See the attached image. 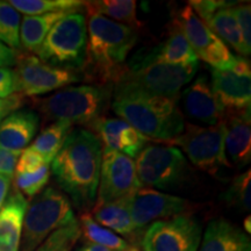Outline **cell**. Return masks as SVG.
Masks as SVG:
<instances>
[{"mask_svg":"<svg viewBox=\"0 0 251 251\" xmlns=\"http://www.w3.org/2000/svg\"><path fill=\"white\" fill-rule=\"evenodd\" d=\"M199 64L174 65L158 62L146 55L137 62L125 67L114 81L115 93H136L151 97L177 98L185 85L197 75Z\"/></svg>","mask_w":251,"mask_h":251,"instance_id":"277c9868","label":"cell"},{"mask_svg":"<svg viewBox=\"0 0 251 251\" xmlns=\"http://www.w3.org/2000/svg\"><path fill=\"white\" fill-rule=\"evenodd\" d=\"M18 92L21 96H41L84 80L83 72L52 67L30 54L17 55Z\"/></svg>","mask_w":251,"mask_h":251,"instance_id":"8fae6325","label":"cell"},{"mask_svg":"<svg viewBox=\"0 0 251 251\" xmlns=\"http://www.w3.org/2000/svg\"><path fill=\"white\" fill-rule=\"evenodd\" d=\"M18 92L17 76L9 68H0V99L8 98Z\"/></svg>","mask_w":251,"mask_h":251,"instance_id":"8d00e7d4","label":"cell"},{"mask_svg":"<svg viewBox=\"0 0 251 251\" xmlns=\"http://www.w3.org/2000/svg\"><path fill=\"white\" fill-rule=\"evenodd\" d=\"M181 113L191 120L208 126L225 121L226 112L213 93L205 74L199 75L179 96Z\"/></svg>","mask_w":251,"mask_h":251,"instance_id":"2e32d148","label":"cell"},{"mask_svg":"<svg viewBox=\"0 0 251 251\" xmlns=\"http://www.w3.org/2000/svg\"><path fill=\"white\" fill-rule=\"evenodd\" d=\"M251 171L238 175L231 181L226 192L225 200L230 207L240 212H249L251 208Z\"/></svg>","mask_w":251,"mask_h":251,"instance_id":"1f68e13d","label":"cell"},{"mask_svg":"<svg viewBox=\"0 0 251 251\" xmlns=\"http://www.w3.org/2000/svg\"><path fill=\"white\" fill-rule=\"evenodd\" d=\"M112 92L113 84L67 86L48 98L37 100L36 106L49 121L91 126L102 118Z\"/></svg>","mask_w":251,"mask_h":251,"instance_id":"5b68a950","label":"cell"},{"mask_svg":"<svg viewBox=\"0 0 251 251\" xmlns=\"http://www.w3.org/2000/svg\"><path fill=\"white\" fill-rule=\"evenodd\" d=\"M87 24L79 12H71L54 25L35 52L52 67L81 71L86 61Z\"/></svg>","mask_w":251,"mask_h":251,"instance_id":"8992f818","label":"cell"},{"mask_svg":"<svg viewBox=\"0 0 251 251\" xmlns=\"http://www.w3.org/2000/svg\"><path fill=\"white\" fill-rule=\"evenodd\" d=\"M227 115L225 119L226 158L235 168L243 169L251 161L250 108L231 113L230 117Z\"/></svg>","mask_w":251,"mask_h":251,"instance_id":"ac0fdd59","label":"cell"},{"mask_svg":"<svg viewBox=\"0 0 251 251\" xmlns=\"http://www.w3.org/2000/svg\"><path fill=\"white\" fill-rule=\"evenodd\" d=\"M69 13L71 12L25 15L20 26V47L27 51L36 52L54 25Z\"/></svg>","mask_w":251,"mask_h":251,"instance_id":"cb8c5ba5","label":"cell"},{"mask_svg":"<svg viewBox=\"0 0 251 251\" xmlns=\"http://www.w3.org/2000/svg\"><path fill=\"white\" fill-rule=\"evenodd\" d=\"M78 251H113L108 248H105L102 246H99V244H94V243H90L86 242L81 246Z\"/></svg>","mask_w":251,"mask_h":251,"instance_id":"b9f144b4","label":"cell"},{"mask_svg":"<svg viewBox=\"0 0 251 251\" xmlns=\"http://www.w3.org/2000/svg\"><path fill=\"white\" fill-rule=\"evenodd\" d=\"M20 153L19 151H9L0 148V175L13 177Z\"/></svg>","mask_w":251,"mask_h":251,"instance_id":"74e56055","label":"cell"},{"mask_svg":"<svg viewBox=\"0 0 251 251\" xmlns=\"http://www.w3.org/2000/svg\"><path fill=\"white\" fill-rule=\"evenodd\" d=\"M12 178L8 176L0 175V208H1L2 203L5 202L6 197H7L9 186H11Z\"/></svg>","mask_w":251,"mask_h":251,"instance_id":"60d3db41","label":"cell"},{"mask_svg":"<svg viewBox=\"0 0 251 251\" xmlns=\"http://www.w3.org/2000/svg\"><path fill=\"white\" fill-rule=\"evenodd\" d=\"M91 128L98 134L102 148L121 152L131 159L149 142L148 139L121 119L101 118L93 122Z\"/></svg>","mask_w":251,"mask_h":251,"instance_id":"e0dca14e","label":"cell"},{"mask_svg":"<svg viewBox=\"0 0 251 251\" xmlns=\"http://www.w3.org/2000/svg\"><path fill=\"white\" fill-rule=\"evenodd\" d=\"M135 158L137 178L142 187H179L188 181L192 172L184 153L172 146L147 144Z\"/></svg>","mask_w":251,"mask_h":251,"instance_id":"ba28073f","label":"cell"},{"mask_svg":"<svg viewBox=\"0 0 251 251\" xmlns=\"http://www.w3.org/2000/svg\"><path fill=\"white\" fill-rule=\"evenodd\" d=\"M237 4L238 2L236 1H224V0H192L187 2V5L203 23H206L219 9L233 7Z\"/></svg>","mask_w":251,"mask_h":251,"instance_id":"836d02e7","label":"cell"},{"mask_svg":"<svg viewBox=\"0 0 251 251\" xmlns=\"http://www.w3.org/2000/svg\"><path fill=\"white\" fill-rule=\"evenodd\" d=\"M8 2L19 13L26 15L77 12L80 7H84V1L79 0H11Z\"/></svg>","mask_w":251,"mask_h":251,"instance_id":"f1b7e54d","label":"cell"},{"mask_svg":"<svg viewBox=\"0 0 251 251\" xmlns=\"http://www.w3.org/2000/svg\"><path fill=\"white\" fill-rule=\"evenodd\" d=\"M50 177L49 164L30 174H15V187L18 192L28 198H34L42 192Z\"/></svg>","mask_w":251,"mask_h":251,"instance_id":"d6a6232c","label":"cell"},{"mask_svg":"<svg viewBox=\"0 0 251 251\" xmlns=\"http://www.w3.org/2000/svg\"><path fill=\"white\" fill-rule=\"evenodd\" d=\"M28 202L15 191L0 208V251H19Z\"/></svg>","mask_w":251,"mask_h":251,"instance_id":"44dd1931","label":"cell"},{"mask_svg":"<svg viewBox=\"0 0 251 251\" xmlns=\"http://www.w3.org/2000/svg\"><path fill=\"white\" fill-rule=\"evenodd\" d=\"M225 135V121L208 127L187 124L172 143L183 149L194 166L215 175L224 166H230L226 158Z\"/></svg>","mask_w":251,"mask_h":251,"instance_id":"30bf717a","label":"cell"},{"mask_svg":"<svg viewBox=\"0 0 251 251\" xmlns=\"http://www.w3.org/2000/svg\"><path fill=\"white\" fill-rule=\"evenodd\" d=\"M102 144L93 131L71 130L51 162L56 183L80 209L93 207L98 194Z\"/></svg>","mask_w":251,"mask_h":251,"instance_id":"6da1fadb","label":"cell"},{"mask_svg":"<svg viewBox=\"0 0 251 251\" xmlns=\"http://www.w3.org/2000/svg\"><path fill=\"white\" fill-rule=\"evenodd\" d=\"M125 251H139V249H137L136 247H133V246H130L129 248H128L127 250H125Z\"/></svg>","mask_w":251,"mask_h":251,"instance_id":"ee69618b","label":"cell"},{"mask_svg":"<svg viewBox=\"0 0 251 251\" xmlns=\"http://www.w3.org/2000/svg\"><path fill=\"white\" fill-rule=\"evenodd\" d=\"M205 24L238 54L242 56L250 55L251 49L248 48L244 42L236 18L234 15L233 7L219 9Z\"/></svg>","mask_w":251,"mask_h":251,"instance_id":"d4e9b609","label":"cell"},{"mask_svg":"<svg viewBox=\"0 0 251 251\" xmlns=\"http://www.w3.org/2000/svg\"><path fill=\"white\" fill-rule=\"evenodd\" d=\"M174 21L179 27L198 59L206 62L214 70H230L237 57L228 46L209 28L188 5L175 14Z\"/></svg>","mask_w":251,"mask_h":251,"instance_id":"9c48e42d","label":"cell"},{"mask_svg":"<svg viewBox=\"0 0 251 251\" xmlns=\"http://www.w3.org/2000/svg\"><path fill=\"white\" fill-rule=\"evenodd\" d=\"M75 219L70 199L61 191L47 187L27 207L19 251H35L52 231Z\"/></svg>","mask_w":251,"mask_h":251,"instance_id":"52a82bcc","label":"cell"},{"mask_svg":"<svg viewBox=\"0 0 251 251\" xmlns=\"http://www.w3.org/2000/svg\"><path fill=\"white\" fill-rule=\"evenodd\" d=\"M20 13L8 1L0 0V41L8 48H20Z\"/></svg>","mask_w":251,"mask_h":251,"instance_id":"4dcf8cb0","label":"cell"},{"mask_svg":"<svg viewBox=\"0 0 251 251\" xmlns=\"http://www.w3.org/2000/svg\"><path fill=\"white\" fill-rule=\"evenodd\" d=\"M198 251H251V240L237 226L215 219L207 226Z\"/></svg>","mask_w":251,"mask_h":251,"instance_id":"ffe728a7","label":"cell"},{"mask_svg":"<svg viewBox=\"0 0 251 251\" xmlns=\"http://www.w3.org/2000/svg\"><path fill=\"white\" fill-rule=\"evenodd\" d=\"M130 197H126L113 202H96L91 216L94 221L112 230L113 233H118L122 236H130L136 233L130 216Z\"/></svg>","mask_w":251,"mask_h":251,"instance_id":"7402d4cb","label":"cell"},{"mask_svg":"<svg viewBox=\"0 0 251 251\" xmlns=\"http://www.w3.org/2000/svg\"><path fill=\"white\" fill-rule=\"evenodd\" d=\"M244 228H246L248 234H249L250 233V216H248L246 221H244Z\"/></svg>","mask_w":251,"mask_h":251,"instance_id":"7bdbcfd3","label":"cell"},{"mask_svg":"<svg viewBox=\"0 0 251 251\" xmlns=\"http://www.w3.org/2000/svg\"><path fill=\"white\" fill-rule=\"evenodd\" d=\"M142 187L135 162L124 153L102 148L101 168L96 202L105 203L130 197Z\"/></svg>","mask_w":251,"mask_h":251,"instance_id":"4fadbf2b","label":"cell"},{"mask_svg":"<svg viewBox=\"0 0 251 251\" xmlns=\"http://www.w3.org/2000/svg\"><path fill=\"white\" fill-rule=\"evenodd\" d=\"M188 208L186 199L148 187H141L130 197V216L136 231L151 222L185 214Z\"/></svg>","mask_w":251,"mask_h":251,"instance_id":"9a60e30c","label":"cell"},{"mask_svg":"<svg viewBox=\"0 0 251 251\" xmlns=\"http://www.w3.org/2000/svg\"><path fill=\"white\" fill-rule=\"evenodd\" d=\"M112 108L121 120L148 140L172 142L183 133L185 127L179 97L164 98L136 93H115Z\"/></svg>","mask_w":251,"mask_h":251,"instance_id":"3957f363","label":"cell"},{"mask_svg":"<svg viewBox=\"0 0 251 251\" xmlns=\"http://www.w3.org/2000/svg\"><path fill=\"white\" fill-rule=\"evenodd\" d=\"M23 105V96L15 93L8 98L0 99V122Z\"/></svg>","mask_w":251,"mask_h":251,"instance_id":"f35d334b","label":"cell"},{"mask_svg":"<svg viewBox=\"0 0 251 251\" xmlns=\"http://www.w3.org/2000/svg\"><path fill=\"white\" fill-rule=\"evenodd\" d=\"M40 118L36 113L20 109L0 122V148L19 151L28 148L37 133Z\"/></svg>","mask_w":251,"mask_h":251,"instance_id":"d6986e66","label":"cell"},{"mask_svg":"<svg viewBox=\"0 0 251 251\" xmlns=\"http://www.w3.org/2000/svg\"><path fill=\"white\" fill-rule=\"evenodd\" d=\"M201 237V224L185 213L150 225L141 247L143 251H198Z\"/></svg>","mask_w":251,"mask_h":251,"instance_id":"7c38bea8","label":"cell"},{"mask_svg":"<svg viewBox=\"0 0 251 251\" xmlns=\"http://www.w3.org/2000/svg\"><path fill=\"white\" fill-rule=\"evenodd\" d=\"M78 221L80 225L81 235L87 242L99 244L113 251H125L130 247V244L124 238L94 221L90 213H83Z\"/></svg>","mask_w":251,"mask_h":251,"instance_id":"83f0119b","label":"cell"},{"mask_svg":"<svg viewBox=\"0 0 251 251\" xmlns=\"http://www.w3.org/2000/svg\"><path fill=\"white\" fill-rule=\"evenodd\" d=\"M148 55L156 61L168 64L184 67L199 64L198 57L175 21L165 42L150 51Z\"/></svg>","mask_w":251,"mask_h":251,"instance_id":"603a6c76","label":"cell"},{"mask_svg":"<svg viewBox=\"0 0 251 251\" xmlns=\"http://www.w3.org/2000/svg\"><path fill=\"white\" fill-rule=\"evenodd\" d=\"M71 128L72 125L70 122L55 121L54 124L41 131L33 144H30L28 148L42 156L46 162L50 164L62 148L65 139L71 131Z\"/></svg>","mask_w":251,"mask_h":251,"instance_id":"4316f807","label":"cell"},{"mask_svg":"<svg viewBox=\"0 0 251 251\" xmlns=\"http://www.w3.org/2000/svg\"><path fill=\"white\" fill-rule=\"evenodd\" d=\"M80 236L79 221L75 219L70 224L52 231L35 251H71Z\"/></svg>","mask_w":251,"mask_h":251,"instance_id":"f546056e","label":"cell"},{"mask_svg":"<svg viewBox=\"0 0 251 251\" xmlns=\"http://www.w3.org/2000/svg\"><path fill=\"white\" fill-rule=\"evenodd\" d=\"M211 87L226 114L242 112L250 108L251 69L250 62L237 57L230 70H212Z\"/></svg>","mask_w":251,"mask_h":251,"instance_id":"5bb4252c","label":"cell"},{"mask_svg":"<svg viewBox=\"0 0 251 251\" xmlns=\"http://www.w3.org/2000/svg\"><path fill=\"white\" fill-rule=\"evenodd\" d=\"M17 52L0 41V68H8L17 62Z\"/></svg>","mask_w":251,"mask_h":251,"instance_id":"ab89813d","label":"cell"},{"mask_svg":"<svg viewBox=\"0 0 251 251\" xmlns=\"http://www.w3.org/2000/svg\"><path fill=\"white\" fill-rule=\"evenodd\" d=\"M90 15L97 14L111 19L113 21L126 26L136 28L142 26V23L136 17V1L134 0H99V1H84Z\"/></svg>","mask_w":251,"mask_h":251,"instance_id":"484cf974","label":"cell"},{"mask_svg":"<svg viewBox=\"0 0 251 251\" xmlns=\"http://www.w3.org/2000/svg\"><path fill=\"white\" fill-rule=\"evenodd\" d=\"M86 61L81 72L84 80L112 84L120 77L126 58L137 40L133 28L102 15H90L87 26Z\"/></svg>","mask_w":251,"mask_h":251,"instance_id":"7a4b0ae2","label":"cell"},{"mask_svg":"<svg viewBox=\"0 0 251 251\" xmlns=\"http://www.w3.org/2000/svg\"><path fill=\"white\" fill-rule=\"evenodd\" d=\"M233 12L235 18H236V21L238 24V27H240L241 34H242V37L246 42L247 47L251 49V8L250 4L242 5H235L233 6Z\"/></svg>","mask_w":251,"mask_h":251,"instance_id":"d590c367","label":"cell"},{"mask_svg":"<svg viewBox=\"0 0 251 251\" xmlns=\"http://www.w3.org/2000/svg\"><path fill=\"white\" fill-rule=\"evenodd\" d=\"M47 164L48 163L42 156L29 148H26L19 156L17 166H15V174H30Z\"/></svg>","mask_w":251,"mask_h":251,"instance_id":"e575fe53","label":"cell"}]
</instances>
